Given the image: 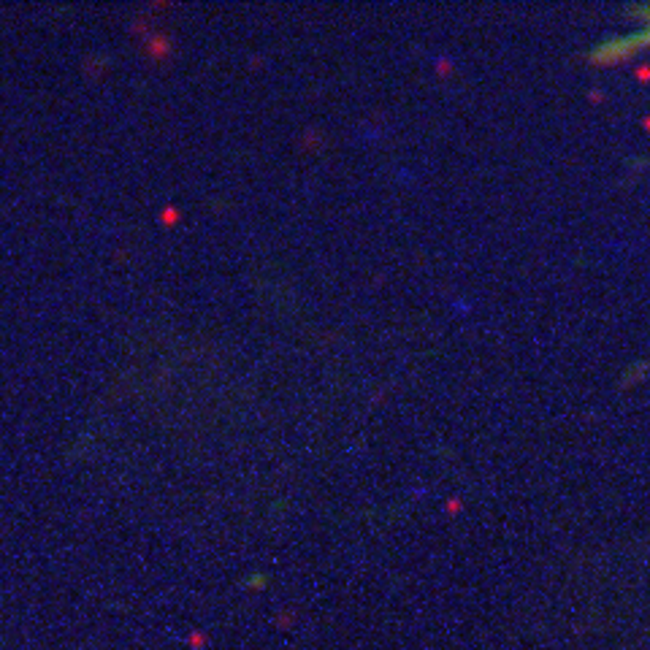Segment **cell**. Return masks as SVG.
I'll use <instances>...</instances> for the list:
<instances>
[{
	"label": "cell",
	"instance_id": "obj_1",
	"mask_svg": "<svg viewBox=\"0 0 650 650\" xmlns=\"http://www.w3.org/2000/svg\"><path fill=\"white\" fill-rule=\"evenodd\" d=\"M203 645H206V636L198 634V631H192V634H190V648L203 650Z\"/></svg>",
	"mask_w": 650,
	"mask_h": 650
}]
</instances>
